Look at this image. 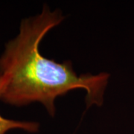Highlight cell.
Returning <instances> with one entry per match:
<instances>
[{"label": "cell", "instance_id": "cell-1", "mask_svg": "<svg viewBox=\"0 0 134 134\" xmlns=\"http://www.w3.org/2000/svg\"><path fill=\"white\" fill-rule=\"evenodd\" d=\"M64 19L60 10L44 5L41 12L21 21L18 34L5 44L0 55V76L5 77L1 101L14 107L37 102L54 117L58 97L81 89L86 92V108L103 105L109 73L77 74L71 60L56 62L40 52L45 36Z\"/></svg>", "mask_w": 134, "mask_h": 134}, {"label": "cell", "instance_id": "cell-2", "mask_svg": "<svg viewBox=\"0 0 134 134\" xmlns=\"http://www.w3.org/2000/svg\"><path fill=\"white\" fill-rule=\"evenodd\" d=\"M5 83V77L0 76V96ZM12 130H21L31 133H36L40 130V124L37 121L9 119L0 114V134H7Z\"/></svg>", "mask_w": 134, "mask_h": 134}]
</instances>
